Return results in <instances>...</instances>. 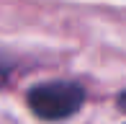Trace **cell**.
<instances>
[{
	"label": "cell",
	"instance_id": "2",
	"mask_svg": "<svg viewBox=\"0 0 126 124\" xmlns=\"http://www.w3.org/2000/svg\"><path fill=\"white\" fill-rule=\"evenodd\" d=\"M118 106H121V109H126V93L118 96Z\"/></svg>",
	"mask_w": 126,
	"mask_h": 124
},
{
	"label": "cell",
	"instance_id": "1",
	"mask_svg": "<svg viewBox=\"0 0 126 124\" xmlns=\"http://www.w3.org/2000/svg\"><path fill=\"white\" fill-rule=\"evenodd\" d=\"M82 98H85V91L77 83H67V80L33 85L26 96L28 109L39 119H47V122H57V119L72 116L82 106Z\"/></svg>",
	"mask_w": 126,
	"mask_h": 124
}]
</instances>
